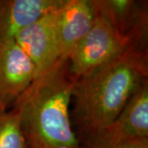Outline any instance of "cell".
Segmentation results:
<instances>
[{
	"mask_svg": "<svg viewBox=\"0 0 148 148\" xmlns=\"http://www.w3.org/2000/svg\"><path fill=\"white\" fill-rule=\"evenodd\" d=\"M132 41L119 36L110 21L95 11L92 27L69 58V71L77 79L104 64Z\"/></svg>",
	"mask_w": 148,
	"mask_h": 148,
	"instance_id": "3957f363",
	"label": "cell"
},
{
	"mask_svg": "<svg viewBox=\"0 0 148 148\" xmlns=\"http://www.w3.org/2000/svg\"><path fill=\"white\" fill-rule=\"evenodd\" d=\"M95 11L110 21L122 37L134 40L147 36V9L133 0H92Z\"/></svg>",
	"mask_w": 148,
	"mask_h": 148,
	"instance_id": "ba28073f",
	"label": "cell"
},
{
	"mask_svg": "<svg viewBox=\"0 0 148 148\" xmlns=\"http://www.w3.org/2000/svg\"><path fill=\"white\" fill-rule=\"evenodd\" d=\"M36 78V68L15 40L0 45V109L17 100Z\"/></svg>",
	"mask_w": 148,
	"mask_h": 148,
	"instance_id": "8992f818",
	"label": "cell"
},
{
	"mask_svg": "<svg viewBox=\"0 0 148 148\" xmlns=\"http://www.w3.org/2000/svg\"><path fill=\"white\" fill-rule=\"evenodd\" d=\"M63 0H0V45L15 39L16 34L50 11Z\"/></svg>",
	"mask_w": 148,
	"mask_h": 148,
	"instance_id": "9c48e42d",
	"label": "cell"
},
{
	"mask_svg": "<svg viewBox=\"0 0 148 148\" xmlns=\"http://www.w3.org/2000/svg\"><path fill=\"white\" fill-rule=\"evenodd\" d=\"M80 148H148V138H129L106 143H82Z\"/></svg>",
	"mask_w": 148,
	"mask_h": 148,
	"instance_id": "8fae6325",
	"label": "cell"
},
{
	"mask_svg": "<svg viewBox=\"0 0 148 148\" xmlns=\"http://www.w3.org/2000/svg\"><path fill=\"white\" fill-rule=\"evenodd\" d=\"M77 80L69 60L58 59L13 103L28 148L81 147L69 110Z\"/></svg>",
	"mask_w": 148,
	"mask_h": 148,
	"instance_id": "7a4b0ae2",
	"label": "cell"
},
{
	"mask_svg": "<svg viewBox=\"0 0 148 148\" xmlns=\"http://www.w3.org/2000/svg\"><path fill=\"white\" fill-rule=\"evenodd\" d=\"M147 75V38H143L78 77L72 98L74 120L82 138L114 121Z\"/></svg>",
	"mask_w": 148,
	"mask_h": 148,
	"instance_id": "6da1fadb",
	"label": "cell"
},
{
	"mask_svg": "<svg viewBox=\"0 0 148 148\" xmlns=\"http://www.w3.org/2000/svg\"><path fill=\"white\" fill-rule=\"evenodd\" d=\"M95 16L92 0H63L58 8L56 23L59 59L69 60L74 49L90 31Z\"/></svg>",
	"mask_w": 148,
	"mask_h": 148,
	"instance_id": "52a82bcc",
	"label": "cell"
},
{
	"mask_svg": "<svg viewBox=\"0 0 148 148\" xmlns=\"http://www.w3.org/2000/svg\"><path fill=\"white\" fill-rule=\"evenodd\" d=\"M58 7L23 27L14 39L32 61L36 68V77L59 59L56 28Z\"/></svg>",
	"mask_w": 148,
	"mask_h": 148,
	"instance_id": "5b68a950",
	"label": "cell"
},
{
	"mask_svg": "<svg viewBox=\"0 0 148 148\" xmlns=\"http://www.w3.org/2000/svg\"><path fill=\"white\" fill-rule=\"evenodd\" d=\"M148 138V82L145 80L117 118L106 127L82 138V143H106Z\"/></svg>",
	"mask_w": 148,
	"mask_h": 148,
	"instance_id": "277c9868",
	"label": "cell"
},
{
	"mask_svg": "<svg viewBox=\"0 0 148 148\" xmlns=\"http://www.w3.org/2000/svg\"><path fill=\"white\" fill-rule=\"evenodd\" d=\"M0 148H28L15 111L0 109Z\"/></svg>",
	"mask_w": 148,
	"mask_h": 148,
	"instance_id": "30bf717a",
	"label": "cell"
}]
</instances>
